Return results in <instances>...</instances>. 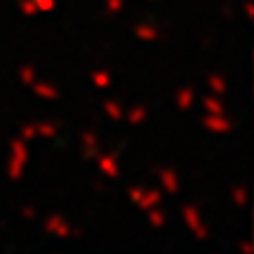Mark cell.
Listing matches in <instances>:
<instances>
[{
    "label": "cell",
    "instance_id": "obj_1",
    "mask_svg": "<svg viewBox=\"0 0 254 254\" xmlns=\"http://www.w3.org/2000/svg\"><path fill=\"white\" fill-rule=\"evenodd\" d=\"M28 141H24L21 136L17 139H12V144H9V158H7V177L12 182H19L24 172H26L28 167Z\"/></svg>",
    "mask_w": 254,
    "mask_h": 254
},
{
    "label": "cell",
    "instance_id": "obj_2",
    "mask_svg": "<svg viewBox=\"0 0 254 254\" xmlns=\"http://www.w3.org/2000/svg\"><path fill=\"white\" fill-rule=\"evenodd\" d=\"M127 198L132 200L141 212H148V209H153V207H160L163 190L148 189V186H129V189H127Z\"/></svg>",
    "mask_w": 254,
    "mask_h": 254
},
{
    "label": "cell",
    "instance_id": "obj_3",
    "mask_svg": "<svg viewBox=\"0 0 254 254\" xmlns=\"http://www.w3.org/2000/svg\"><path fill=\"white\" fill-rule=\"evenodd\" d=\"M182 219L193 238H198V240H207L209 238V228H207V224L202 221V214H200V209L195 207V205H184Z\"/></svg>",
    "mask_w": 254,
    "mask_h": 254
},
{
    "label": "cell",
    "instance_id": "obj_4",
    "mask_svg": "<svg viewBox=\"0 0 254 254\" xmlns=\"http://www.w3.org/2000/svg\"><path fill=\"white\" fill-rule=\"evenodd\" d=\"M202 127L212 134H228V132H233V120L226 113H205Z\"/></svg>",
    "mask_w": 254,
    "mask_h": 254
},
{
    "label": "cell",
    "instance_id": "obj_5",
    "mask_svg": "<svg viewBox=\"0 0 254 254\" xmlns=\"http://www.w3.org/2000/svg\"><path fill=\"white\" fill-rule=\"evenodd\" d=\"M45 231L52 238H62V240H64V238H71L73 236L71 224H68V221H66V217H62V214H52V217H47Z\"/></svg>",
    "mask_w": 254,
    "mask_h": 254
},
{
    "label": "cell",
    "instance_id": "obj_6",
    "mask_svg": "<svg viewBox=\"0 0 254 254\" xmlns=\"http://www.w3.org/2000/svg\"><path fill=\"white\" fill-rule=\"evenodd\" d=\"M97 165H99V172L106 179H118L120 177V160L116 153H99L97 155Z\"/></svg>",
    "mask_w": 254,
    "mask_h": 254
},
{
    "label": "cell",
    "instance_id": "obj_7",
    "mask_svg": "<svg viewBox=\"0 0 254 254\" xmlns=\"http://www.w3.org/2000/svg\"><path fill=\"white\" fill-rule=\"evenodd\" d=\"M158 182H160V190L167 193V195H174V193H179V189H182L179 174L174 172L172 167H163V170H158Z\"/></svg>",
    "mask_w": 254,
    "mask_h": 254
},
{
    "label": "cell",
    "instance_id": "obj_8",
    "mask_svg": "<svg viewBox=\"0 0 254 254\" xmlns=\"http://www.w3.org/2000/svg\"><path fill=\"white\" fill-rule=\"evenodd\" d=\"M80 141H82V158H85V160H97V155L101 153V146H99V136H97V132H92V129L82 132Z\"/></svg>",
    "mask_w": 254,
    "mask_h": 254
},
{
    "label": "cell",
    "instance_id": "obj_9",
    "mask_svg": "<svg viewBox=\"0 0 254 254\" xmlns=\"http://www.w3.org/2000/svg\"><path fill=\"white\" fill-rule=\"evenodd\" d=\"M31 90H33V94H36L38 99H45V101H57L59 97H62L59 87H57V85H52V82L36 80L33 85H31Z\"/></svg>",
    "mask_w": 254,
    "mask_h": 254
},
{
    "label": "cell",
    "instance_id": "obj_10",
    "mask_svg": "<svg viewBox=\"0 0 254 254\" xmlns=\"http://www.w3.org/2000/svg\"><path fill=\"white\" fill-rule=\"evenodd\" d=\"M134 36L139 38V40H144V43H155V40L163 38V33H160V28L153 26V24H136Z\"/></svg>",
    "mask_w": 254,
    "mask_h": 254
},
{
    "label": "cell",
    "instance_id": "obj_11",
    "mask_svg": "<svg viewBox=\"0 0 254 254\" xmlns=\"http://www.w3.org/2000/svg\"><path fill=\"white\" fill-rule=\"evenodd\" d=\"M174 101H177V106L182 111L193 109V104H195V90L193 87H179L177 94H174Z\"/></svg>",
    "mask_w": 254,
    "mask_h": 254
},
{
    "label": "cell",
    "instance_id": "obj_12",
    "mask_svg": "<svg viewBox=\"0 0 254 254\" xmlns=\"http://www.w3.org/2000/svg\"><path fill=\"white\" fill-rule=\"evenodd\" d=\"M207 87H209V92H212V94L224 97V94H226V90H228V82H226V78H224L221 73H209V75H207Z\"/></svg>",
    "mask_w": 254,
    "mask_h": 254
},
{
    "label": "cell",
    "instance_id": "obj_13",
    "mask_svg": "<svg viewBox=\"0 0 254 254\" xmlns=\"http://www.w3.org/2000/svg\"><path fill=\"white\" fill-rule=\"evenodd\" d=\"M104 113H106V118L113 120V123L125 120V109H123V104H120V101H116V99L104 101Z\"/></svg>",
    "mask_w": 254,
    "mask_h": 254
},
{
    "label": "cell",
    "instance_id": "obj_14",
    "mask_svg": "<svg viewBox=\"0 0 254 254\" xmlns=\"http://www.w3.org/2000/svg\"><path fill=\"white\" fill-rule=\"evenodd\" d=\"M36 125V134L43 136V139H57L59 136V125L57 123H47V120H40V123H33Z\"/></svg>",
    "mask_w": 254,
    "mask_h": 254
},
{
    "label": "cell",
    "instance_id": "obj_15",
    "mask_svg": "<svg viewBox=\"0 0 254 254\" xmlns=\"http://www.w3.org/2000/svg\"><path fill=\"white\" fill-rule=\"evenodd\" d=\"M146 118H148V111H146L141 104H136V106L125 111V120L129 125H141V123H146Z\"/></svg>",
    "mask_w": 254,
    "mask_h": 254
},
{
    "label": "cell",
    "instance_id": "obj_16",
    "mask_svg": "<svg viewBox=\"0 0 254 254\" xmlns=\"http://www.w3.org/2000/svg\"><path fill=\"white\" fill-rule=\"evenodd\" d=\"M202 106H205V113H226V106H224L221 97L212 94V92H209L207 97L202 99Z\"/></svg>",
    "mask_w": 254,
    "mask_h": 254
},
{
    "label": "cell",
    "instance_id": "obj_17",
    "mask_svg": "<svg viewBox=\"0 0 254 254\" xmlns=\"http://www.w3.org/2000/svg\"><path fill=\"white\" fill-rule=\"evenodd\" d=\"M111 73L104 71V68H97V71H92V85L94 87H99V90H109L111 87Z\"/></svg>",
    "mask_w": 254,
    "mask_h": 254
},
{
    "label": "cell",
    "instance_id": "obj_18",
    "mask_svg": "<svg viewBox=\"0 0 254 254\" xmlns=\"http://www.w3.org/2000/svg\"><path fill=\"white\" fill-rule=\"evenodd\" d=\"M36 80H38V75H36V68H33V66H28V64L19 66V82H21V85L31 87Z\"/></svg>",
    "mask_w": 254,
    "mask_h": 254
},
{
    "label": "cell",
    "instance_id": "obj_19",
    "mask_svg": "<svg viewBox=\"0 0 254 254\" xmlns=\"http://www.w3.org/2000/svg\"><path fill=\"white\" fill-rule=\"evenodd\" d=\"M146 217H148V224H151L153 228H163L165 221H167V219H165V212L160 207L148 209V212H146Z\"/></svg>",
    "mask_w": 254,
    "mask_h": 254
},
{
    "label": "cell",
    "instance_id": "obj_20",
    "mask_svg": "<svg viewBox=\"0 0 254 254\" xmlns=\"http://www.w3.org/2000/svg\"><path fill=\"white\" fill-rule=\"evenodd\" d=\"M231 200L236 202V207H245L247 200H250L245 186H233V190H231Z\"/></svg>",
    "mask_w": 254,
    "mask_h": 254
},
{
    "label": "cell",
    "instance_id": "obj_21",
    "mask_svg": "<svg viewBox=\"0 0 254 254\" xmlns=\"http://www.w3.org/2000/svg\"><path fill=\"white\" fill-rule=\"evenodd\" d=\"M104 7L109 14H120L125 7V0H104Z\"/></svg>",
    "mask_w": 254,
    "mask_h": 254
},
{
    "label": "cell",
    "instance_id": "obj_22",
    "mask_svg": "<svg viewBox=\"0 0 254 254\" xmlns=\"http://www.w3.org/2000/svg\"><path fill=\"white\" fill-rule=\"evenodd\" d=\"M19 9H21V14H26V17H33V14H38L36 2H33V0H19Z\"/></svg>",
    "mask_w": 254,
    "mask_h": 254
},
{
    "label": "cell",
    "instance_id": "obj_23",
    "mask_svg": "<svg viewBox=\"0 0 254 254\" xmlns=\"http://www.w3.org/2000/svg\"><path fill=\"white\" fill-rule=\"evenodd\" d=\"M19 136H21V139H24V141H33V139H36V125H33V123H31V125H24L21 127V132H19Z\"/></svg>",
    "mask_w": 254,
    "mask_h": 254
},
{
    "label": "cell",
    "instance_id": "obj_24",
    "mask_svg": "<svg viewBox=\"0 0 254 254\" xmlns=\"http://www.w3.org/2000/svg\"><path fill=\"white\" fill-rule=\"evenodd\" d=\"M38 12H52L57 7V0H33Z\"/></svg>",
    "mask_w": 254,
    "mask_h": 254
},
{
    "label": "cell",
    "instance_id": "obj_25",
    "mask_svg": "<svg viewBox=\"0 0 254 254\" xmlns=\"http://www.w3.org/2000/svg\"><path fill=\"white\" fill-rule=\"evenodd\" d=\"M21 217H24V219H28V221H33V219L38 217L36 207H31V205H24V207H21Z\"/></svg>",
    "mask_w": 254,
    "mask_h": 254
},
{
    "label": "cell",
    "instance_id": "obj_26",
    "mask_svg": "<svg viewBox=\"0 0 254 254\" xmlns=\"http://www.w3.org/2000/svg\"><path fill=\"white\" fill-rule=\"evenodd\" d=\"M238 250H240L243 254H254V245H252V243H247V240L238 243Z\"/></svg>",
    "mask_w": 254,
    "mask_h": 254
},
{
    "label": "cell",
    "instance_id": "obj_27",
    "mask_svg": "<svg viewBox=\"0 0 254 254\" xmlns=\"http://www.w3.org/2000/svg\"><path fill=\"white\" fill-rule=\"evenodd\" d=\"M243 12H245V17H250V19L254 17V5H252V0H247L245 5H243Z\"/></svg>",
    "mask_w": 254,
    "mask_h": 254
},
{
    "label": "cell",
    "instance_id": "obj_28",
    "mask_svg": "<svg viewBox=\"0 0 254 254\" xmlns=\"http://www.w3.org/2000/svg\"><path fill=\"white\" fill-rule=\"evenodd\" d=\"M151 2H155V0H151Z\"/></svg>",
    "mask_w": 254,
    "mask_h": 254
}]
</instances>
